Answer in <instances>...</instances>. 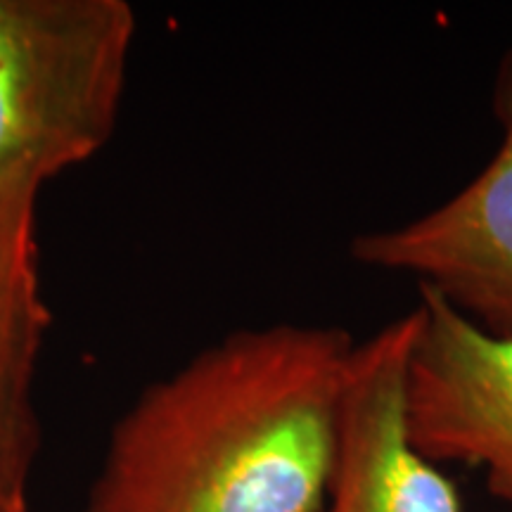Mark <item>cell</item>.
I'll return each mask as SVG.
<instances>
[{"instance_id": "obj_1", "label": "cell", "mask_w": 512, "mask_h": 512, "mask_svg": "<svg viewBox=\"0 0 512 512\" xmlns=\"http://www.w3.org/2000/svg\"><path fill=\"white\" fill-rule=\"evenodd\" d=\"M354 347L280 323L200 351L114 425L86 512H318Z\"/></svg>"}, {"instance_id": "obj_2", "label": "cell", "mask_w": 512, "mask_h": 512, "mask_svg": "<svg viewBox=\"0 0 512 512\" xmlns=\"http://www.w3.org/2000/svg\"><path fill=\"white\" fill-rule=\"evenodd\" d=\"M133 36L124 0H0V197L38 200L110 140Z\"/></svg>"}, {"instance_id": "obj_3", "label": "cell", "mask_w": 512, "mask_h": 512, "mask_svg": "<svg viewBox=\"0 0 512 512\" xmlns=\"http://www.w3.org/2000/svg\"><path fill=\"white\" fill-rule=\"evenodd\" d=\"M494 112L503 131L494 159L427 214L358 235L351 256L377 271L413 275L484 330L512 335V48L498 64Z\"/></svg>"}, {"instance_id": "obj_4", "label": "cell", "mask_w": 512, "mask_h": 512, "mask_svg": "<svg viewBox=\"0 0 512 512\" xmlns=\"http://www.w3.org/2000/svg\"><path fill=\"white\" fill-rule=\"evenodd\" d=\"M420 325L406 370V422L432 463L484 472L512 505V335H496L420 287Z\"/></svg>"}, {"instance_id": "obj_5", "label": "cell", "mask_w": 512, "mask_h": 512, "mask_svg": "<svg viewBox=\"0 0 512 512\" xmlns=\"http://www.w3.org/2000/svg\"><path fill=\"white\" fill-rule=\"evenodd\" d=\"M418 325L415 306L354 347L318 512H463L456 484L408 434L406 370Z\"/></svg>"}, {"instance_id": "obj_6", "label": "cell", "mask_w": 512, "mask_h": 512, "mask_svg": "<svg viewBox=\"0 0 512 512\" xmlns=\"http://www.w3.org/2000/svg\"><path fill=\"white\" fill-rule=\"evenodd\" d=\"M36 200L0 197V501L27 503L41 448L34 380L48 330Z\"/></svg>"}, {"instance_id": "obj_7", "label": "cell", "mask_w": 512, "mask_h": 512, "mask_svg": "<svg viewBox=\"0 0 512 512\" xmlns=\"http://www.w3.org/2000/svg\"><path fill=\"white\" fill-rule=\"evenodd\" d=\"M0 512H27V503L0 501Z\"/></svg>"}]
</instances>
